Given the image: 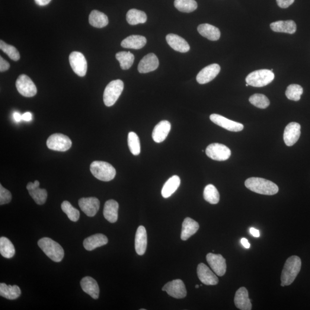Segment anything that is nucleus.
Returning a JSON list of instances; mask_svg holds the SVG:
<instances>
[{"mask_svg":"<svg viewBox=\"0 0 310 310\" xmlns=\"http://www.w3.org/2000/svg\"><path fill=\"white\" fill-rule=\"evenodd\" d=\"M302 261L297 255H292L286 260L281 275V286H290L296 279L301 270Z\"/></svg>","mask_w":310,"mask_h":310,"instance_id":"nucleus-1","label":"nucleus"},{"mask_svg":"<svg viewBox=\"0 0 310 310\" xmlns=\"http://www.w3.org/2000/svg\"><path fill=\"white\" fill-rule=\"evenodd\" d=\"M246 187L255 193L273 196L279 191V187L273 182L260 178H250L245 182Z\"/></svg>","mask_w":310,"mask_h":310,"instance_id":"nucleus-2","label":"nucleus"},{"mask_svg":"<svg viewBox=\"0 0 310 310\" xmlns=\"http://www.w3.org/2000/svg\"><path fill=\"white\" fill-rule=\"evenodd\" d=\"M38 245L51 260L55 262H60L63 260L65 252L58 243L53 239L44 237L39 239Z\"/></svg>","mask_w":310,"mask_h":310,"instance_id":"nucleus-3","label":"nucleus"},{"mask_svg":"<svg viewBox=\"0 0 310 310\" xmlns=\"http://www.w3.org/2000/svg\"><path fill=\"white\" fill-rule=\"evenodd\" d=\"M90 169L92 175L101 181L113 180L116 174L113 166L105 162L94 161L91 164Z\"/></svg>","mask_w":310,"mask_h":310,"instance_id":"nucleus-4","label":"nucleus"},{"mask_svg":"<svg viewBox=\"0 0 310 310\" xmlns=\"http://www.w3.org/2000/svg\"><path fill=\"white\" fill-rule=\"evenodd\" d=\"M274 78V73L271 70L263 69L249 73L246 78V82L249 85L260 88L271 84Z\"/></svg>","mask_w":310,"mask_h":310,"instance_id":"nucleus-5","label":"nucleus"},{"mask_svg":"<svg viewBox=\"0 0 310 310\" xmlns=\"http://www.w3.org/2000/svg\"><path fill=\"white\" fill-rule=\"evenodd\" d=\"M124 83L120 79L114 80L109 83L105 89L104 102L107 107L113 106L122 93Z\"/></svg>","mask_w":310,"mask_h":310,"instance_id":"nucleus-6","label":"nucleus"},{"mask_svg":"<svg viewBox=\"0 0 310 310\" xmlns=\"http://www.w3.org/2000/svg\"><path fill=\"white\" fill-rule=\"evenodd\" d=\"M72 146V140L68 136L61 133H55L51 135L47 139L48 148L53 151L65 152Z\"/></svg>","mask_w":310,"mask_h":310,"instance_id":"nucleus-7","label":"nucleus"},{"mask_svg":"<svg viewBox=\"0 0 310 310\" xmlns=\"http://www.w3.org/2000/svg\"><path fill=\"white\" fill-rule=\"evenodd\" d=\"M206 153L214 161H225L231 157V151L228 147L222 144L213 143L207 147Z\"/></svg>","mask_w":310,"mask_h":310,"instance_id":"nucleus-8","label":"nucleus"},{"mask_svg":"<svg viewBox=\"0 0 310 310\" xmlns=\"http://www.w3.org/2000/svg\"><path fill=\"white\" fill-rule=\"evenodd\" d=\"M16 86L19 93L26 97H34L37 93V89L30 77L25 74L18 76Z\"/></svg>","mask_w":310,"mask_h":310,"instance_id":"nucleus-9","label":"nucleus"},{"mask_svg":"<svg viewBox=\"0 0 310 310\" xmlns=\"http://www.w3.org/2000/svg\"><path fill=\"white\" fill-rule=\"evenodd\" d=\"M69 61L73 71L79 76H84L88 69V64L83 54L76 51L70 54Z\"/></svg>","mask_w":310,"mask_h":310,"instance_id":"nucleus-10","label":"nucleus"},{"mask_svg":"<svg viewBox=\"0 0 310 310\" xmlns=\"http://www.w3.org/2000/svg\"><path fill=\"white\" fill-rule=\"evenodd\" d=\"M162 290L176 299L184 298L187 295L186 287L181 279L174 280L165 284Z\"/></svg>","mask_w":310,"mask_h":310,"instance_id":"nucleus-11","label":"nucleus"},{"mask_svg":"<svg viewBox=\"0 0 310 310\" xmlns=\"http://www.w3.org/2000/svg\"><path fill=\"white\" fill-rule=\"evenodd\" d=\"M210 119L213 123L231 132H240L244 129V126L241 123L235 122L219 114L210 115Z\"/></svg>","mask_w":310,"mask_h":310,"instance_id":"nucleus-12","label":"nucleus"},{"mask_svg":"<svg viewBox=\"0 0 310 310\" xmlns=\"http://www.w3.org/2000/svg\"><path fill=\"white\" fill-rule=\"evenodd\" d=\"M206 260L217 276L224 275L226 271V260L221 255L209 253L206 255Z\"/></svg>","mask_w":310,"mask_h":310,"instance_id":"nucleus-13","label":"nucleus"},{"mask_svg":"<svg viewBox=\"0 0 310 310\" xmlns=\"http://www.w3.org/2000/svg\"><path fill=\"white\" fill-rule=\"evenodd\" d=\"M301 127L298 123L292 122L287 125L284 131V143L289 146H292L298 141L300 136Z\"/></svg>","mask_w":310,"mask_h":310,"instance_id":"nucleus-14","label":"nucleus"},{"mask_svg":"<svg viewBox=\"0 0 310 310\" xmlns=\"http://www.w3.org/2000/svg\"><path fill=\"white\" fill-rule=\"evenodd\" d=\"M80 208L88 217H94L100 209V201L97 198H82L78 202Z\"/></svg>","mask_w":310,"mask_h":310,"instance_id":"nucleus-15","label":"nucleus"},{"mask_svg":"<svg viewBox=\"0 0 310 310\" xmlns=\"http://www.w3.org/2000/svg\"><path fill=\"white\" fill-rule=\"evenodd\" d=\"M220 67L218 64H212L205 67L198 73L197 81L200 84H206L215 79L220 72Z\"/></svg>","mask_w":310,"mask_h":310,"instance_id":"nucleus-16","label":"nucleus"},{"mask_svg":"<svg viewBox=\"0 0 310 310\" xmlns=\"http://www.w3.org/2000/svg\"><path fill=\"white\" fill-rule=\"evenodd\" d=\"M197 274L201 282L207 286H215L219 282V278L203 263L198 265Z\"/></svg>","mask_w":310,"mask_h":310,"instance_id":"nucleus-17","label":"nucleus"},{"mask_svg":"<svg viewBox=\"0 0 310 310\" xmlns=\"http://www.w3.org/2000/svg\"><path fill=\"white\" fill-rule=\"evenodd\" d=\"M40 183L38 181H35L34 183L30 182L27 186L29 194L33 198L35 202L37 204L41 205L46 203L47 198V192L45 189L39 188Z\"/></svg>","mask_w":310,"mask_h":310,"instance_id":"nucleus-18","label":"nucleus"},{"mask_svg":"<svg viewBox=\"0 0 310 310\" xmlns=\"http://www.w3.org/2000/svg\"><path fill=\"white\" fill-rule=\"evenodd\" d=\"M159 65L158 57L154 54L150 53L141 60L138 66L140 73H148L158 69Z\"/></svg>","mask_w":310,"mask_h":310,"instance_id":"nucleus-19","label":"nucleus"},{"mask_svg":"<svg viewBox=\"0 0 310 310\" xmlns=\"http://www.w3.org/2000/svg\"><path fill=\"white\" fill-rule=\"evenodd\" d=\"M171 124L168 121H162L153 129L152 139L156 143L164 142L171 130Z\"/></svg>","mask_w":310,"mask_h":310,"instance_id":"nucleus-20","label":"nucleus"},{"mask_svg":"<svg viewBox=\"0 0 310 310\" xmlns=\"http://www.w3.org/2000/svg\"><path fill=\"white\" fill-rule=\"evenodd\" d=\"M166 40L172 49L182 53L188 52L190 49L189 44L183 38L175 34H168L166 36Z\"/></svg>","mask_w":310,"mask_h":310,"instance_id":"nucleus-21","label":"nucleus"},{"mask_svg":"<svg viewBox=\"0 0 310 310\" xmlns=\"http://www.w3.org/2000/svg\"><path fill=\"white\" fill-rule=\"evenodd\" d=\"M236 308L241 310H251L252 303L249 298L248 292L245 287H241L236 292L235 296Z\"/></svg>","mask_w":310,"mask_h":310,"instance_id":"nucleus-22","label":"nucleus"},{"mask_svg":"<svg viewBox=\"0 0 310 310\" xmlns=\"http://www.w3.org/2000/svg\"><path fill=\"white\" fill-rule=\"evenodd\" d=\"M81 286L83 291L91 298L97 299L100 295V289L96 280L90 276H86L81 280Z\"/></svg>","mask_w":310,"mask_h":310,"instance_id":"nucleus-23","label":"nucleus"},{"mask_svg":"<svg viewBox=\"0 0 310 310\" xmlns=\"http://www.w3.org/2000/svg\"><path fill=\"white\" fill-rule=\"evenodd\" d=\"M199 228V223L193 219L187 217L182 224L181 239L183 241L187 240L192 236L196 234Z\"/></svg>","mask_w":310,"mask_h":310,"instance_id":"nucleus-24","label":"nucleus"},{"mask_svg":"<svg viewBox=\"0 0 310 310\" xmlns=\"http://www.w3.org/2000/svg\"><path fill=\"white\" fill-rule=\"evenodd\" d=\"M108 242V239L106 236L96 234L86 238L84 241V246L86 250L91 251L107 244Z\"/></svg>","mask_w":310,"mask_h":310,"instance_id":"nucleus-25","label":"nucleus"},{"mask_svg":"<svg viewBox=\"0 0 310 310\" xmlns=\"http://www.w3.org/2000/svg\"><path fill=\"white\" fill-rule=\"evenodd\" d=\"M147 247V235L146 229L143 226H140L137 230L135 237V250L139 255L146 253Z\"/></svg>","mask_w":310,"mask_h":310,"instance_id":"nucleus-26","label":"nucleus"},{"mask_svg":"<svg viewBox=\"0 0 310 310\" xmlns=\"http://www.w3.org/2000/svg\"><path fill=\"white\" fill-rule=\"evenodd\" d=\"M146 39L141 35H131L123 40L121 45L126 49L139 50L145 47Z\"/></svg>","mask_w":310,"mask_h":310,"instance_id":"nucleus-27","label":"nucleus"},{"mask_svg":"<svg viewBox=\"0 0 310 310\" xmlns=\"http://www.w3.org/2000/svg\"><path fill=\"white\" fill-rule=\"evenodd\" d=\"M119 207V203L117 201L113 200L107 201L103 212L105 219L110 223L116 222L118 219Z\"/></svg>","mask_w":310,"mask_h":310,"instance_id":"nucleus-28","label":"nucleus"},{"mask_svg":"<svg viewBox=\"0 0 310 310\" xmlns=\"http://www.w3.org/2000/svg\"><path fill=\"white\" fill-rule=\"evenodd\" d=\"M270 27L276 33H283L290 34L295 33L296 25L292 20L277 21L270 25Z\"/></svg>","mask_w":310,"mask_h":310,"instance_id":"nucleus-29","label":"nucleus"},{"mask_svg":"<svg viewBox=\"0 0 310 310\" xmlns=\"http://www.w3.org/2000/svg\"><path fill=\"white\" fill-rule=\"evenodd\" d=\"M198 31L202 36L212 41L218 40L220 36L219 29L209 24L200 25L198 27Z\"/></svg>","mask_w":310,"mask_h":310,"instance_id":"nucleus-30","label":"nucleus"},{"mask_svg":"<svg viewBox=\"0 0 310 310\" xmlns=\"http://www.w3.org/2000/svg\"><path fill=\"white\" fill-rule=\"evenodd\" d=\"M181 184V179L177 175L172 177L165 182L162 190L163 197L168 198L170 197L178 190Z\"/></svg>","mask_w":310,"mask_h":310,"instance_id":"nucleus-31","label":"nucleus"},{"mask_svg":"<svg viewBox=\"0 0 310 310\" xmlns=\"http://www.w3.org/2000/svg\"><path fill=\"white\" fill-rule=\"evenodd\" d=\"M21 293L20 287L17 285H6L5 283L0 284V295L9 300L17 299Z\"/></svg>","mask_w":310,"mask_h":310,"instance_id":"nucleus-32","label":"nucleus"},{"mask_svg":"<svg viewBox=\"0 0 310 310\" xmlns=\"http://www.w3.org/2000/svg\"><path fill=\"white\" fill-rule=\"evenodd\" d=\"M89 23L92 27L101 28L106 27L109 23L108 17L104 13L97 10L92 11L89 15Z\"/></svg>","mask_w":310,"mask_h":310,"instance_id":"nucleus-33","label":"nucleus"},{"mask_svg":"<svg viewBox=\"0 0 310 310\" xmlns=\"http://www.w3.org/2000/svg\"><path fill=\"white\" fill-rule=\"evenodd\" d=\"M147 20L145 12L136 9H130L127 14V20L130 25L145 23Z\"/></svg>","mask_w":310,"mask_h":310,"instance_id":"nucleus-34","label":"nucleus"},{"mask_svg":"<svg viewBox=\"0 0 310 310\" xmlns=\"http://www.w3.org/2000/svg\"><path fill=\"white\" fill-rule=\"evenodd\" d=\"M0 253L3 257L11 258L14 256L15 249L9 239L5 237L0 238Z\"/></svg>","mask_w":310,"mask_h":310,"instance_id":"nucleus-35","label":"nucleus"},{"mask_svg":"<svg viewBox=\"0 0 310 310\" xmlns=\"http://www.w3.org/2000/svg\"><path fill=\"white\" fill-rule=\"evenodd\" d=\"M116 57L120 62L121 68L123 70H128L132 66L135 60V56L130 52L122 51L116 54Z\"/></svg>","mask_w":310,"mask_h":310,"instance_id":"nucleus-36","label":"nucleus"},{"mask_svg":"<svg viewBox=\"0 0 310 310\" xmlns=\"http://www.w3.org/2000/svg\"><path fill=\"white\" fill-rule=\"evenodd\" d=\"M219 194L216 187L213 184H208L204 188L203 198L210 204H215L219 202Z\"/></svg>","mask_w":310,"mask_h":310,"instance_id":"nucleus-37","label":"nucleus"},{"mask_svg":"<svg viewBox=\"0 0 310 310\" xmlns=\"http://www.w3.org/2000/svg\"><path fill=\"white\" fill-rule=\"evenodd\" d=\"M174 6L178 11L185 13L194 12L198 8L197 2L195 0H175Z\"/></svg>","mask_w":310,"mask_h":310,"instance_id":"nucleus-38","label":"nucleus"},{"mask_svg":"<svg viewBox=\"0 0 310 310\" xmlns=\"http://www.w3.org/2000/svg\"><path fill=\"white\" fill-rule=\"evenodd\" d=\"M128 144L131 153L133 155H139L141 152V146H140V139L137 134L133 132H130L128 137Z\"/></svg>","mask_w":310,"mask_h":310,"instance_id":"nucleus-39","label":"nucleus"},{"mask_svg":"<svg viewBox=\"0 0 310 310\" xmlns=\"http://www.w3.org/2000/svg\"><path fill=\"white\" fill-rule=\"evenodd\" d=\"M303 93V89L301 86L292 84L288 86L286 91V95L290 100L298 101Z\"/></svg>","mask_w":310,"mask_h":310,"instance_id":"nucleus-40","label":"nucleus"},{"mask_svg":"<svg viewBox=\"0 0 310 310\" xmlns=\"http://www.w3.org/2000/svg\"><path fill=\"white\" fill-rule=\"evenodd\" d=\"M61 208L72 221H78L80 216L79 210L74 208L69 201H64L61 204Z\"/></svg>","mask_w":310,"mask_h":310,"instance_id":"nucleus-41","label":"nucleus"},{"mask_svg":"<svg viewBox=\"0 0 310 310\" xmlns=\"http://www.w3.org/2000/svg\"><path fill=\"white\" fill-rule=\"evenodd\" d=\"M249 100L254 106L260 109L267 108L270 104L269 99L266 96L261 94L252 95Z\"/></svg>","mask_w":310,"mask_h":310,"instance_id":"nucleus-42","label":"nucleus"},{"mask_svg":"<svg viewBox=\"0 0 310 310\" xmlns=\"http://www.w3.org/2000/svg\"><path fill=\"white\" fill-rule=\"evenodd\" d=\"M0 49L3 52L7 54L8 56L13 60L18 61V60L20 59V55L18 50L15 47L9 45V44H6L2 40L0 41Z\"/></svg>","mask_w":310,"mask_h":310,"instance_id":"nucleus-43","label":"nucleus"},{"mask_svg":"<svg viewBox=\"0 0 310 310\" xmlns=\"http://www.w3.org/2000/svg\"><path fill=\"white\" fill-rule=\"evenodd\" d=\"M12 200V194L10 191L5 189V188L0 185V204H7L11 202Z\"/></svg>","mask_w":310,"mask_h":310,"instance_id":"nucleus-44","label":"nucleus"},{"mask_svg":"<svg viewBox=\"0 0 310 310\" xmlns=\"http://www.w3.org/2000/svg\"><path fill=\"white\" fill-rule=\"evenodd\" d=\"M295 0H276L277 4L279 7L287 8L292 5Z\"/></svg>","mask_w":310,"mask_h":310,"instance_id":"nucleus-45","label":"nucleus"},{"mask_svg":"<svg viewBox=\"0 0 310 310\" xmlns=\"http://www.w3.org/2000/svg\"><path fill=\"white\" fill-rule=\"evenodd\" d=\"M9 68H10L9 63L6 61L4 58H2L1 56L0 57V72H4L8 70Z\"/></svg>","mask_w":310,"mask_h":310,"instance_id":"nucleus-46","label":"nucleus"},{"mask_svg":"<svg viewBox=\"0 0 310 310\" xmlns=\"http://www.w3.org/2000/svg\"><path fill=\"white\" fill-rule=\"evenodd\" d=\"M37 5L40 6H45L49 4L51 0H35Z\"/></svg>","mask_w":310,"mask_h":310,"instance_id":"nucleus-47","label":"nucleus"},{"mask_svg":"<svg viewBox=\"0 0 310 310\" xmlns=\"http://www.w3.org/2000/svg\"><path fill=\"white\" fill-rule=\"evenodd\" d=\"M250 233L251 234L254 236L255 237H260V232L258 231V230L255 229L254 228H252L250 229Z\"/></svg>","mask_w":310,"mask_h":310,"instance_id":"nucleus-48","label":"nucleus"},{"mask_svg":"<svg viewBox=\"0 0 310 310\" xmlns=\"http://www.w3.org/2000/svg\"><path fill=\"white\" fill-rule=\"evenodd\" d=\"M22 119L25 121H30L32 120V114L30 112L25 113L22 115Z\"/></svg>","mask_w":310,"mask_h":310,"instance_id":"nucleus-49","label":"nucleus"},{"mask_svg":"<svg viewBox=\"0 0 310 310\" xmlns=\"http://www.w3.org/2000/svg\"><path fill=\"white\" fill-rule=\"evenodd\" d=\"M241 244L245 248L249 249L251 247L250 244H249L248 239L245 238H243L241 240Z\"/></svg>","mask_w":310,"mask_h":310,"instance_id":"nucleus-50","label":"nucleus"},{"mask_svg":"<svg viewBox=\"0 0 310 310\" xmlns=\"http://www.w3.org/2000/svg\"><path fill=\"white\" fill-rule=\"evenodd\" d=\"M14 119L17 122H20L22 119V115L18 113H15L14 114Z\"/></svg>","mask_w":310,"mask_h":310,"instance_id":"nucleus-51","label":"nucleus"},{"mask_svg":"<svg viewBox=\"0 0 310 310\" xmlns=\"http://www.w3.org/2000/svg\"><path fill=\"white\" fill-rule=\"evenodd\" d=\"M199 287H200L199 285H196V288H197V289H198V288H199Z\"/></svg>","mask_w":310,"mask_h":310,"instance_id":"nucleus-52","label":"nucleus"},{"mask_svg":"<svg viewBox=\"0 0 310 310\" xmlns=\"http://www.w3.org/2000/svg\"><path fill=\"white\" fill-rule=\"evenodd\" d=\"M249 85L248 84H246V86H248Z\"/></svg>","mask_w":310,"mask_h":310,"instance_id":"nucleus-53","label":"nucleus"}]
</instances>
